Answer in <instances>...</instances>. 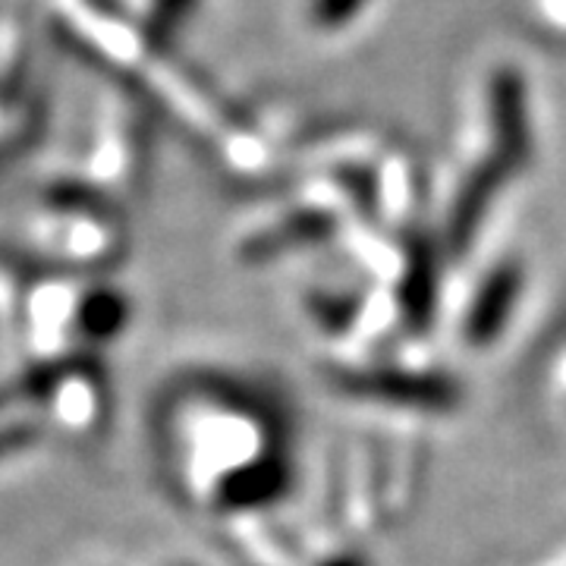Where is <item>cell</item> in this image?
Masks as SVG:
<instances>
[{
	"mask_svg": "<svg viewBox=\"0 0 566 566\" xmlns=\"http://www.w3.org/2000/svg\"><path fill=\"white\" fill-rule=\"evenodd\" d=\"M196 0H155L151 13H148V25H145V41L148 48L161 51L170 44V39L180 32V25L186 17L192 13Z\"/></svg>",
	"mask_w": 566,
	"mask_h": 566,
	"instance_id": "1",
	"label": "cell"
},
{
	"mask_svg": "<svg viewBox=\"0 0 566 566\" xmlns=\"http://www.w3.org/2000/svg\"><path fill=\"white\" fill-rule=\"evenodd\" d=\"M82 331L92 337H111L114 331H120L126 322V305L114 293H95L88 303L82 305Z\"/></svg>",
	"mask_w": 566,
	"mask_h": 566,
	"instance_id": "2",
	"label": "cell"
},
{
	"mask_svg": "<svg viewBox=\"0 0 566 566\" xmlns=\"http://www.w3.org/2000/svg\"><path fill=\"white\" fill-rule=\"evenodd\" d=\"M41 431L39 424L29 422H13V424H0V460H10L22 450L39 444Z\"/></svg>",
	"mask_w": 566,
	"mask_h": 566,
	"instance_id": "3",
	"label": "cell"
},
{
	"mask_svg": "<svg viewBox=\"0 0 566 566\" xmlns=\"http://www.w3.org/2000/svg\"><path fill=\"white\" fill-rule=\"evenodd\" d=\"M359 3L363 0H315L312 13H315V20L322 22V25H337V22L349 20Z\"/></svg>",
	"mask_w": 566,
	"mask_h": 566,
	"instance_id": "4",
	"label": "cell"
}]
</instances>
